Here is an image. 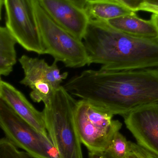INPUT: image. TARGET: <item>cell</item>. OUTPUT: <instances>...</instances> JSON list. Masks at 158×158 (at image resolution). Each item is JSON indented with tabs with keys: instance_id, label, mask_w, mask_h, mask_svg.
I'll return each mask as SVG.
<instances>
[{
	"instance_id": "obj_1",
	"label": "cell",
	"mask_w": 158,
	"mask_h": 158,
	"mask_svg": "<svg viewBox=\"0 0 158 158\" xmlns=\"http://www.w3.org/2000/svg\"><path fill=\"white\" fill-rule=\"evenodd\" d=\"M64 87L71 95L123 117L140 107L158 103V69L87 70Z\"/></svg>"
},
{
	"instance_id": "obj_2",
	"label": "cell",
	"mask_w": 158,
	"mask_h": 158,
	"mask_svg": "<svg viewBox=\"0 0 158 158\" xmlns=\"http://www.w3.org/2000/svg\"><path fill=\"white\" fill-rule=\"evenodd\" d=\"M83 43L88 65L110 71L158 69V38L128 35L104 21L90 20Z\"/></svg>"
},
{
	"instance_id": "obj_3",
	"label": "cell",
	"mask_w": 158,
	"mask_h": 158,
	"mask_svg": "<svg viewBox=\"0 0 158 158\" xmlns=\"http://www.w3.org/2000/svg\"><path fill=\"white\" fill-rule=\"evenodd\" d=\"M77 101L61 86L42 111L47 133L59 158H83L74 120Z\"/></svg>"
},
{
	"instance_id": "obj_4",
	"label": "cell",
	"mask_w": 158,
	"mask_h": 158,
	"mask_svg": "<svg viewBox=\"0 0 158 158\" xmlns=\"http://www.w3.org/2000/svg\"><path fill=\"white\" fill-rule=\"evenodd\" d=\"M36 22L45 54L54 61L61 62L66 67L78 68L88 65L85 46L58 25L39 3L32 0Z\"/></svg>"
},
{
	"instance_id": "obj_5",
	"label": "cell",
	"mask_w": 158,
	"mask_h": 158,
	"mask_svg": "<svg viewBox=\"0 0 158 158\" xmlns=\"http://www.w3.org/2000/svg\"><path fill=\"white\" fill-rule=\"evenodd\" d=\"M74 115L80 141L89 152L105 151L122 126L109 111L85 100L77 101Z\"/></svg>"
},
{
	"instance_id": "obj_6",
	"label": "cell",
	"mask_w": 158,
	"mask_h": 158,
	"mask_svg": "<svg viewBox=\"0 0 158 158\" xmlns=\"http://www.w3.org/2000/svg\"><path fill=\"white\" fill-rule=\"evenodd\" d=\"M0 128L7 140L31 158H59L49 136L40 132L19 117L2 98Z\"/></svg>"
},
{
	"instance_id": "obj_7",
	"label": "cell",
	"mask_w": 158,
	"mask_h": 158,
	"mask_svg": "<svg viewBox=\"0 0 158 158\" xmlns=\"http://www.w3.org/2000/svg\"><path fill=\"white\" fill-rule=\"evenodd\" d=\"M6 27L25 50L45 54L36 22L32 0H4Z\"/></svg>"
},
{
	"instance_id": "obj_8",
	"label": "cell",
	"mask_w": 158,
	"mask_h": 158,
	"mask_svg": "<svg viewBox=\"0 0 158 158\" xmlns=\"http://www.w3.org/2000/svg\"><path fill=\"white\" fill-rule=\"evenodd\" d=\"M24 77L21 84L31 89L30 97L34 102L48 104L54 93L62 85L68 72H60L57 62L49 65L44 59L31 58L23 55L19 59Z\"/></svg>"
},
{
	"instance_id": "obj_9",
	"label": "cell",
	"mask_w": 158,
	"mask_h": 158,
	"mask_svg": "<svg viewBox=\"0 0 158 158\" xmlns=\"http://www.w3.org/2000/svg\"><path fill=\"white\" fill-rule=\"evenodd\" d=\"M51 18L75 38L82 42L89 19L83 8L85 0H38Z\"/></svg>"
},
{
	"instance_id": "obj_10",
	"label": "cell",
	"mask_w": 158,
	"mask_h": 158,
	"mask_svg": "<svg viewBox=\"0 0 158 158\" xmlns=\"http://www.w3.org/2000/svg\"><path fill=\"white\" fill-rule=\"evenodd\" d=\"M123 117L137 145L158 158V103L140 107Z\"/></svg>"
},
{
	"instance_id": "obj_11",
	"label": "cell",
	"mask_w": 158,
	"mask_h": 158,
	"mask_svg": "<svg viewBox=\"0 0 158 158\" xmlns=\"http://www.w3.org/2000/svg\"><path fill=\"white\" fill-rule=\"evenodd\" d=\"M1 98L19 117L40 132L48 135L42 111L37 110L20 91L2 81Z\"/></svg>"
},
{
	"instance_id": "obj_12",
	"label": "cell",
	"mask_w": 158,
	"mask_h": 158,
	"mask_svg": "<svg viewBox=\"0 0 158 158\" xmlns=\"http://www.w3.org/2000/svg\"><path fill=\"white\" fill-rule=\"evenodd\" d=\"M110 27L131 36L147 39H157V32L151 19L146 20L136 14L127 15L106 22Z\"/></svg>"
},
{
	"instance_id": "obj_13",
	"label": "cell",
	"mask_w": 158,
	"mask_h": 158,
	"mask_svg": "<svg viewBox=\"0 0 158 158\" xmlns=\"http://www.w3.org/2000/svg\"><path fill=\"white\" fill-rule=\"evenodd\" d=\"M83 8L90 20L104 22L136 14L122 4L118 0H85Z\"/></svg>"
},
{
	"instance_id": "obj_14",
	"label": "cell",
	"mask_w": 158,
	"mask_h": 158,
	"mask_svg": "<svg viewBox=\"0 0 158 158\" xmlns=\"http://www.w3.org/2000/svg\"><path fill=\"white\" fill-rule=\"evenodd\" d=\"M17 42L6 27L0 25V76L12 72L17 62Z\"/></svg>"
},
{
	"instance_id": "obj_15",
	"label": "cell",
	"mask_w": 158,
	"mask_h": 158,
	"mask_svg": "<svg viewBox=\"0 0 158 158\" xmlns=\"http://www.w3.org/2000/svg\"><path fill=\"white\" fill-rule=\"evenodd\" d=\"M130 150V142L118 131L114 135L105 152L115 158H126Z\"/></svg>"
},
{
	"instance_id": "obj_16",
	"label": "cell",
	"mask_w": 158,
	"mask_h": 158,
	"mask_svg": "<svg viewBox=\"0 0 158 158\" xmlns=\"http://www.w3.org/2000/svg\"><path fill=\"white\" fill-rule=\"evenodd\" d=\"M0 158H31L24 151H19L12 143L0 139Z\"/></svg>"
},
{
	"instance_id": "obj_17",
	"label": "cell",
	"mask_w": 158,
	"mask_h": 158,
	"mask_svg": "<svg viewBox=\"0 0 158 158\" xmlns=\"http://www.w3.org/2000/svg\"><path fill=\"white\" fill-rule=\"evenodd\" d=\"M150 12L158 15V0H141L137 11Z\"/></svg>"
},
{
	"instance_id": "obj_18",
	"label": "cell",
	"mask_w": 158,
	"mask_h": 158,
	"mask_svg": "<svg viewBox=\"0 0 158 158\" xmlns=\"http://www.w3.org/2000/svg\"><path fill=\"white\" fill-rule=\"evenodd\" d=\"M130 147L140 158H158L137 145V144L130 142Z\"/></svg>"
},
{
	"instance_id": "obj_19",
	"label": "cell",
	"mask_w": 158,
	"mask_h": 158,
	"mask_svg": "<svg viewBox=\"0 0 158 158\" xmlns=\"http://www.w3.org/2000/svg\"><path fill=\"white\" fill-rule=\"evenodd\" d=\"M89 158H115L103 152H89Z\"/></svg>"
},
{
	"instance_id": "obj_20",
	"label": "cell",
	"mask_w": 158,
	"mask_h": 158,
	"mask_svg": "<svg viewBox=\"0 0 158 158\" xmlns=\"http://www.w3.org/2000/svg\"><path fill=\"white\" fill-rule=\"evenodd\" d=\"M151 19L152 22L154 23L157 32L158 38V15L153 14L151 17Z\"/></svg>"
},
{
	"instance_id": "obj_21",
	"label": "cell",
	"mask_w": 158,
	"mask_h": 158,
	"mask_svg": "<svg viewBox=\"0 0 158 158\" xmlns=\"http://www.w3.org/2000/svg\"><path fill=\"white\" fill-rule=\"evenodd\" d=\"M130 150L126 158H140L139 156L132 150L130 147Z\"/></svg>"
},
{
	"instance_id": "obj_22",
	"label": "cell",
	"mask_w": 158,
	"mask_h": 158,
	"mask_svg": "<svg viewBox=\"0 0 158 158\" xmlns=\"http://www.w3.org/2000/svg\"><path fill=\"white\" fill-rule=\"evenodd\" d=\"M4 6L3 0H0V20L2 19V12L3 6Z\"/></svg>"
},
{
	"instance_id": "obj_23",
	"label": "cell",
	"mask_w": 158,
	"mask_h": 158,
	"mask_svg": "<svg viewBox=\"0 0 158 158\" xmlns=\"http://www.w3.org/2000/svg\"><path fill=\"white\" fill-rule=\"evenodd\" d=\"M2 81L1 80V76H0V98L2 97Z\"/></svg>"
}]
</instances>
